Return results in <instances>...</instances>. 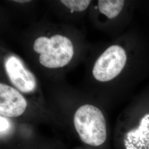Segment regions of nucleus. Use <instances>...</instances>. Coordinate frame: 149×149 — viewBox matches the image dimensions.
<instances>
[{
    "mask_svg": "<svg viewBox=\"0 0 149 149\" xmlns=\"http://www.w3.org/2000/svg\"><path fill=\"white\" fill-rule=\"evenodd\" d=\"M127 59L122 47L117 45L109 47L96 60L92 70L93 77L100 82L113 80L122 72Z\"/></svg>",
    "mask_w": 149,
    "mask_h": 149,
    "instance_id": "7ed1b4c3",
    "label": "nucleus"
},
{
    "mask_svg": "<svg viewBox=\"0 0 149 149\" xmlns=\"http://www.w3.org/2000/svg\"><path fill=\"white\" fill-rule=\"evenodd\" d=\"M60 2L71 10L76 12L85 10L91 3L90 0H61Z\"/></svg>",
    "mask_w": 149,
    "mask_h": 149,
    "instance_id": "6e6552de",
    "label": "nucleus"
},
{
    "mask_svg": "<svg viewBox=\"0 0 149 149\" xmlns=\"http://www.w3.org/2000/svg\"><path fill=\"white\" fill-rule=\"evenodd\" d=\"M33 49L40 54L39 61L49 69L63 68L69 64L74 54V49L69 38L60 34L51 37H40L36 39Z\"/></svg>",
    "mask_w": 149,
    "mask_h": 149,
    "instance_id": "f03ea898",
    "label": "nucleus"
},
{
    "mask_svg": "<svg viewBox=\"0 0 149 149\" xmlns=\"http://www.w3.org/2000/svg\"><path fill=\"white\" fill-rule=\"evenodd\" d=\"M124 2L122 0H100L98 1V5L101 13L113 19L120 13Z\"/></svg>",
    "mask_w": 149,
    "mask_h": 149,
    "instance_id": "0eeeda50",
    "label": "nucleus"
},
{
    "mask_svg": "<svg viewBox=\"0 0 149 149\" xmlns=\"http://www.w3.org/2000/svg\"><path fill=\"white\" fill-rule=\"evenodd\" d=\"M6 72L12 85L22 92L28 93L35 90L37 82L34 75L27 69L21 60L10 56L5 64Z\"/></svg>",
    "mask_w": 149,
    "mask_h": 149,
    "instance_id": "20e7f679",
    "label": "nucleus"
},
{
    "mask_svg": "<svg viewBox=\"0 0 149 149\" xmlns=\"http://www.w3.org/2000/svg\"><path fill=\"white\" fill-rule=\"evenodd\" d=\"M15 2H18V3H27V2H29L31 1H28V0H23V1H18V0H16V1H14Z\"/></svg>",
    "mask_w": 149,
    "mask_h": 149,
    "instance_id": "9d476101",
    "label": "nucleus"
},
{
    "mask_svg": "<svg viewBox=\"0 0 149 149\" xmlns=\"http://www.w3.org/2000/svg\"><path fill=\"white\" fill-rule=\"evenodd\" d=\"M74 124L81 140L85 144L98 146L107 139L106 122L101 111L91 104H84L76 111Z\"/></svg>",
    "mask_w": 149,
    "mask_h": 149,
    "instance_id": "f257e3e1",
    "label": "nucleus"
},
{
    "mask_svg": "<svg viewBox=\"0 0 149 149\" xmlns=\"http://www.w3.org/2000/svg\"><path fill=\"white\" fill-rule=\"evenodd\" d=\"M1 134H2L7 131L8 128H9V123L8 120L3 117L2 116H1Z\"/></svg>",
    "mask_w": 149,
    "mask_h": 149,
    "instance_id": "1a4fd4ad",
    "label": "nucleus"
},
{
    "mask_svg": "<svg viewBox=\"0 0 149 149\" xmlns=\"http://www.w3.org/2000/svg\"><path fill=\"white\" fill-rule=\"evenodd\" d=\"M124 142L127 149H149V113L141 119L138 128L127 134Z\"/></svg>",
    "mask_w": 149,
    "mask_h": 149,
    "instance_id": "423d86ee",
    "label": "nucleus"
},
{
    "mask_svg": "<svg viewBox=\"0 0 149 149\" xmlns=\"http://www.w3.org/2000/svg\"><path fill=\"white\" fill-rule=\"evenodd\" d=\"M27 103L24 97L15 88L0 84V114L6 117H17L25 112Z\"/></svg>",
    "mask_w": 149,
    "mask_h": 149,
    "instance_id": "39448f33",
    "label": "nucleus"
}]
</instances>
